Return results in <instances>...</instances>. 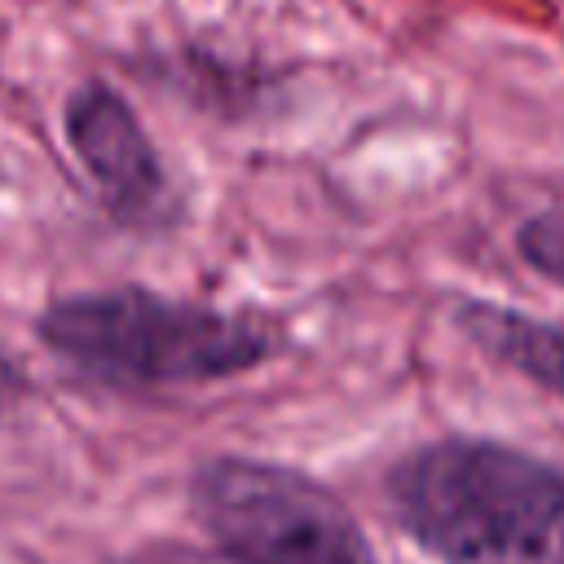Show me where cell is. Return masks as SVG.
Listing matches in <instances>:
<instances>
[{
	"instance_id": "6da1fadb",
	"label": "cell",
	"mask_w": 564,
	"mask_h": 564,
	"mask_svg": "<svg viewBox=\"0 0 564 564\" xmlns=\"http://www.w3.org/2000/svg\"><path fill=\"white\" fill-rule=\"evenodd\" d=\"M397 524L441 564H564V467L449 436L388 471Z\"/></svg>"
},
{
	"instance_id": "7a4b0ae2",
	"label": "cell",
	"mask_w": 564,
	"mask_h": 564,
	"mask_svg": "<svg viewBox=\"0 0 564 564\" xmlns=\"http://www.w3.org/2000/svg\"><path fill=\"white\" fill-rule=\"evenodd\" d=\"M40 339L84 379L110 388H176L264 366L282 352L286 330L269 313L110 286L48 304L40 313Z\"/></svg>"
},
{
	"instance_id": "3957f363",
	"label": "cell",
	"mask_w": 564,
	"mask_h": 564,
	"mask_svg": "<svg viewBox=\"0 0 564 564\" xmlns=\"http://www.w3.org/2000/svg\"><path fill=\"white\" fill-rule=\"evenodd\" d=\"M189 507L234 564H379L352 511L313 476L260 458H207Z\"/></svg>"
},
{
	"instance_id": "277c9868",
	"label": "cell",
	"mask_w": 564,
	"mask_h": 564,
	"mask_svg": "<svg viewBox=\"0 0 564 564\" xmlns=\"http://www.w3.org/2000/svg\"><path fill=\"white\" fill-rule=\"evenodd\" d=\"M66 141L115 220L150 225L154 216H163L167 207L163 163L141 119L110 84H84L66 101Z\"/></svg>"
},
{
	"instance_id": "5b68a950",
	"label": "cell",
	"mask_w": 564,
	"mask_h": 564,
	"mask_svg": "<svg viewBox=\"0 0 564 564\" xmlns=\"http://www.w3.org/2000/svg\"><path fill=\"white\" fill-rule=\"evenodd\" d=\"M458 326L489 357L507 361L524 379H533V383H542V388L564 397V326L538 322L529 313H516V308H502V304H485V300H467L458 308Z\"/></svg>"
},
{
	"instance_id": "8992f818",
	"label": "cell",
	"mask_w": 564,
	"mask_h": 564,
	"mask_svg": "<svg viewBox=\"0 0 564 564\" xmlns=\"http://www.w3.org/2000/svg\"><path fill=\"white\" fill-rule=\"evenodd\" d=\"M516 247H520V256L538 273H546L551 282L564 286V207H551V212L529 216L516 229Z\"/></svg>"
}]
</instances>
